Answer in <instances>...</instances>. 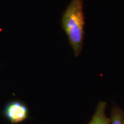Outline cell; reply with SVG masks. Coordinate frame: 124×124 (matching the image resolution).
Instances as JSON below:
<instances>
[{
	"label": "cell",
	"instance_id": "1",
	"mask_svg": "<svg viewBox=\"0 0 124 124\" xmlns=\"http://www.w3.org/2000/svg\"><path fill=\"white\" fill-rule=\"evenodd\" d=\"M84 0H71L62 16L61 25L75 57L81 53L85 39Z\"/></svg>",
	"mask_w": 124,
	"mask_h": 124
},
{
	"label": "cell",
	"instance_id": "2",
	"mask_svg": "<svg viewBox=\"0 0 124 124\" xmlns=\"http://www.w3.org/2000/svg\"><path fill=\"white\" fill-rule=\"evenodd\" d=\"M3 114L9 122L16 124L27 120L29 110L27 105L23 102L13 100L6 103L3 109Z\"/></svg>",
	"mask_w": 124,
	"mask_h": 124
},
{
	"label": "cell",
	"instance_id": "3",
	"mask_svg": "<svg viewBox=\"0 0 124 124\" xmlns=\"http://www.w3.org/2000/svg\"><path fill=\"white\" fill-rule=\"evenodd\" d=\"M106 103L100 101L98 105L95 114L89 124H110V120L105 115Z\"/></svg>",
	"mask_w": 124,
	"mask_h": 124
},
{
	"label": "cell",
	"instance_id": "4",
	"mask_svg": "<svg viewBox=\"0 0 124 124\" xmlns=\"http://www.w3.org/2000/svg\"><path fill=\"white\" fill-rule=\"evenodd\" d=\"M110 122L111 124H124V113L118 107H114L111 110Z\"/></svg>",
	"mask_w": 124,
	"mask_h": 124
},
{
	"label": "cell",
	"instance_id": "5",
	"mask_svg": "<svg viewBox=\"0 0 124 124\" xmlns=\"http://www.w3.org/2000/svg\"></svg>",
	"mask_w": 124,
	"mask_h": 124
}]
</instances>
